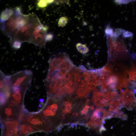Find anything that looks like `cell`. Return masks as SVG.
Wrapping results in <instances>:
<instances>
[{"label":"cell","instance_id":"cell-1","mask_svg":"<svg viewBox=\"0 0 136 136\" xmlns=\"http://www.w3.org/2000/svg\"><path fill=\"white\" fill-rule=\"evenodd\" d=\"M16 11L5 24V31L14 41L30 42L41 23L35 15H22L19 8Z\"/></svg>","mask_w":136,"mask_h":136},{"label":"cell","instance_id":"cell-2","mask_svg":"<svg viewBox=\"0 0 136 136\" xmlns=\"http://www.w3.org/2000/svg\"><path fill=\"white\" fill-rule=\"evenodd\" d=\"M58 103L56 98L48 97L46 103L39 111L49 123L52 131L59 126Z\"/></svg>","mask_w":136,"mask_h":136},{"label":"cell","instance_id":"cell-3","mask_svg":"<svg viewBox=\"0 0 136 136\" xmlns=\"http://www.w3.org/2000/svg\"><path fill=\"white\" fill-rule=\"evenodd\" d=\"M81 71L73 67L69 72L63 85L58 94V97L65 94H70L76 91L81 80Z\"/></svg>","mask_w":136,"mask_h":136},{"label":"cell","instance_id":"cell-4","mask_svg":"<svg viewBox=\"0 0 136 136\" xmlns=\"http://www.w3.org/2000/svg\"><path fill=\"white\" fill-rule=\"evenodd\" d=\"M21 123L32 125L43 132H48L52 131L48 121L39 111L25 114Z\"/></svg>","mask_w":136,"mask_h":136},{"label":"cell","instance_id":"cell-5","mask_svg":"<svg viewBox=\"0 0 136 136\" xmlns=\"http://www.w3.org/2000/svg\"><path fill=\"white\" fill-rule=\"evenodd\" d=\"M48 72L60 70L69 71L74 65L69 56L65 53H60L51 58L49 60Z\"/></svg>","mask_w":136,"mask_h":136},{"label":"cell","instance_id":"cell-6","mask_svg":"<svg viewBox=\"0 0 136 136\" xmlns=\"http://www.w3.org/2000/svg\"><path fill=\"white\" fill-rule=\"evenodd\" d=\"M9 86L10 95L8 101L13 103L22 108L23 107L24 94L28 87L12 85L9 84Z\"/></svg>","mask_w":136,"mask_h":136},{"label":"cell","instance_id":"cell-7","mask_svg":"<svg viewBox=\"0 0 136 136\" xmlns=\"http://www.w3.org/2000/svg\"><path fill=\"white\" fill-rule=\"evenodd\" d=\"M22 108H20L13 103L8 101L4 105L1 107V120H16Z\"/></svg>","mask_w":136,"mask_h":136},{"label":"cell","instance_id":"cell-8","mask_svg":"<svg viewBox=\"0 0 136 136\" xmlns=\"http://www.w3.org/2000/svg\"><path fill=\"white\" fill-rule=\"evenodd\" d=\"M2 136H15L19 132L20 123L17 120H1Z\"/></svg>","mask_w":136,"mask_h":136},{"label":"cell","instance_id":"cell-9","mask_svg":"<svg viewBox=\"0 0 136 136\" xmlns=\"http://www.w3.org/2000/svg\"><path fill=\"white\" fill-rule=\"evenodd\" d=\"M99 76L98 70H86L83 72L82 75L84 80L93 91L97 89V86L100 85L98 79Z\"/></svg>","mask_w":136,"mask_h":136},{"label":"cell","instance_id":"cell-10","mask_svg":"<svg viewBox=\"0 0 136 136\" xmlns=\"http://www.w3.org/2000/svg\"><path fill=\"white\" fill-rule=\"evenodd\" d=\"M120 96L123 101L122 107L129 110H136V98L133 91L128 89L120 90Z\"/></svg>","mask_w":136,"mask_h":136},{"label":"cell","instance_id":"cell-11","mask_svg":"<svg viewBox=\"0 0 136 136\" xmlns=\"http://www.w3.org/2000/svg\"><path fill=\"white\" fill-rule=\"evenodd\" d=\"M39 132H43L41 129L28 124L21 123L19 129V136H26L30 134Z\"/></svg>","mask_w":136,"mask_h":136},{"label":"cell","instance_id":"cell-12","mask_svg":"<svg viewBox=\"0 0 136 136\" xmlns=\"http://www.w3.org/2000/svg\"><path fill=\"white\" fill-rule=\"evenodd\" d=\"M92 100L94 104L97 107H103L109 106V103L104 100V93L98 90L94 91Z\"/></svg>","mask_w":136,"mask_h":136},{"label":"cell","instance_id":"cell-13","mask_svg":"<svg viewBox=\"0 0 136 136\" xmlns=\"http://www.w3.org/2000/svg\"><path fill=\"white\" fill-rule=\"evenodd\" d=\"M92 90L83 80H81L79 83L76 91V94L78 97L81 98L87 97Z\"/></svg>","mask_w":136,"mask_h":136},{"label":"cell","instance_id":"cell-14","mask_svg":"<svg viewBox=\"0 0 136 136\" xmlns=\"http://www.w3.org/2000/svg\"><path fill=\"white\" fill-rule=\"evenodd\" d=\"M109 111L114 113H117L121 111V106L118 101H111L109 103Z\"/></svg>","mask_w":136,"mask_h":136},{"label":"cell","instance_id":"cell-15","mask_svg":"<svg viewBox=\"0 0 136 136\" xmlns=\"http://www.w3.org/2000/svg\"><path fill=\"white\" fill-rule=\"evenodd\" d=\"M13 11L11 9H6L2 13L1 20V22L6 21L8 20L12 15Z\"/></svg>","mask_w":136,"mask_h":136},{"label":"cell","instance_id":"cell-16","mask_svg":"<svg viewBox=\"0 0 136 136\" xmlns=\"http://www.w3.org/2000/svg\"><path fill=\"white\" fill-rule=\"evenodd\" d=\"M72 108V104L71 102L68 100L65 102L64 108L62 111L63 116L71 113Z\"/></svg>","mask_w":136,"mask_h":136},{"label":"cell","instance_id":"cell-17","mask_svg":"<svg viewBox=\"0 0 136 136\" xmlns=\"http://www.w3.org/2000/svg\"><path fill=\"white\" fill-rule=\"evenodd\" d=\"M76 46L78 51L81 53L86 54L89 51V48L85 45L78 43L76 44Z\"/></svg>","mask_w":136,"mask_h":136},{"label":"cell","instance_id":"cell-18","mask_svg":"<svg viewBox=\"0 0 136 136\" xmlns=\"http://www.w3.org/2000/svg\"><path fill=\"white\" fill-rule=\"evenodd\" d=\"M113 117L119 118L123 120H126L127 119V115L122 111L117 113H113Z\"/></svg>","mask_w":136,"mask_h":136},{"label":"cell","instance_id":"cell-19","mask_svg":"<svg viewBox=\"0 0 136 136\" xmlns=\"http://www.w3.org/2000/svg\"><path fill=\"white\" fill-rule=\"evenodd\" d=\"M53 1V0H40L38 3V6L40 8L45 7L48 4L52 3Z\"/></svg>","mask_w":136,"mask_h":136},{"label":"cell","instance_id":"cell-20","mask_svg":"<svg viewBox=\"0 0 136 136\" xmlns=\"http://www.w3.org/2000/svg\"><path fill=\"white\" fill-rule=\"evenodd\" d=\"M67 22L66 18L64 17H61L59 19L58 24L59 26L63 27L66 25Z\"/></svg>","mask_w":136,"mask_h":136},{"label":"cell","instance_id":"cell-21","mask_svg":"<svg viewBox=\"0 0 136 136\" xmlns=\"http://www.w3.org/2000/svg\"><path fill=\"white\" fill-rule=\"evenodd\" d=\"M21 44V42L17 41H15L13 42L12 46L13 48L15 49H19L20 47Z\"/></svg>","mask_w":136,"mask_h":136},{"label":"cell","instance_id":"cell-22","mask_svg":"<svg viewBox=\"0 0 136 136\" xmlns=\"http://www.w3.org/2000/svg\"><path fill=\"white\" fill-rule=\"evenodd\" d=\"M123 36L124 37H129L133 36L132 33L131 32L124 30L123 31Z\"/></svg>","mask_w":136,"mask_h":136},{"label":"cell","instance_id":"cell-23","mask_svg":"<svg viewBox=\"0 0 136 136\" xmlns=\"http://www.w3.org/2000/svg\"><path fill=\"white\" fill-rule=\"evenodd\" d=\"M105 32L106 34L109 35H112L113 33V29L110 27H107L105 30Z\"/></svg>","mask_w":136,"mask_h":136},{"label":"cell","instance_id":"cell-24","mask_svg":"<svg viewBox=\"0 0 136 136\" xmlns=\"http://www.w3.org/2000/svg\"><path fill=\"white\" fill-rule=\"evenodd\" d=\"M53 35L51 33L47 34L45 36V40L46 41H50L53 38Z\"/></svg>","mask_w":136,"mask_h":136},{"label":"cell","instance_id":"cell-25","mask_svg":"<svg viewBox=\"0 0 136 136\" xmlns=\"http://www.w3.org/2000/svg\"><path fill=\"white\" fill-rule=\"evenodd\" d=\"M131 1L129 0H116L115 2L117 4H125L128 3L130 2Z\"/></svg>","mask_w":136,"mask_h":136},{"label":"cell","instance_id":"cell-26","mask_svg":"<svg viewBox=\"0 0 136 136\" xmlns=\"http://www.w3.org/2000/svg\"><path fill=\"white\" fill-rule=\"evenodd\" d=\"M122 30L120 29L117 28L115 30V35L116 36H119L120 35L121 33Z\"/></svg>","mask_w":136,"mask_h":136},{"label":"cell","instance_id":"cell-27","mask_svg":"<svg viewBox=\"0 0 136 136\" xmlns=\"http://www.w3.org/2000/svg\"><path fill=\"white\" fill-rule=\"evenodd\" d=\"M15 136H19L18 134H17V135H16Z\"/></svg>","mask_w":136,"mask_h":136}]
</instances>
